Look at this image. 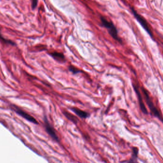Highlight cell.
Here are the masks:
<instances>
[{
    "instance_id": "cell-7",
    "label": "cell",
    "mask_w": 163,
    "mask_h": 163,
    "mask_svg": "<svg viewBox=\"0 0 163 163\" xmlns=\"http://www.w3.org/2000/svg\"><path fill=\"white\" fill-rule=\"evenodd\" d=\"M70 109L71 110V111H72L74 113H75L80 118H81L86 119L90 116V114L89 113L84 111L81 110L78 108L73 107V108H70Z\"/></svg>"
},
{
    "instance_id": "cell-11",
    "label": "cell",
    "mask_w": 163,
    "mask_h": 163,
    "mask_svg": "<svg viewBox=\"0 0 163 163\" xmlns=\"http://www.w3.org/2000/svg\"><path fill=\"white\" fill-rule=\"evenodd\" d=\"M69 70L70 72H72L73 74H77L82 72L79 69H77L75 67L73 66H70L69 67Z\"/></svg>"
},
{
    "instance_id": "cell-6",
    "label": "cell",
    "mask_w": 163,
    "mask_h": 163,
    "mask_svg": "<svg viewBox=\"0 0 163 163\" xmlns=\"http://www.w3.org/2000/svg\"><path fill=\"white\" fill-rule=\"evenodd\" d=\"M133 88L135 90V91L137 93V95L138 98L139 102L140 104V108H141V111L143 113H145V114H147V111L146 110V108H145V106L144 104L143 103V100H142V98L141 97V94L139 91L138 89L137 86L135 85H133Z\"/></svg>"
},
{
    "instance_id": "cell-3",
    "label": "cell",
    "mask_w": 163,
    "mask_h": 163,
    "mask_svg": "<svg viewBox=\"0 0 163 163\" xmlns=\"http://www.w3.org/2000/svg\"><path fill=\"white\" fill-rule=\"evenodd\" d=\"M143 92L144 93V94L145 96L146 103L148 104L149 108L150 110L151 111L153 115H154L155 116L158 118L160 120L163 121V119H162V117H161L160 113H159V111H158L157 109L156 108V106L154 105L152 101L151 100L150 98L149 95L148 94V93H147V91L145 89H143Z\"/></svg>"
},
{
    "instance_id": "cell-1",
    "label": "cell",
    "mask_w": 163,
    "mask_h": 163,
    "mask_svg": "<svg viewBox=\"0 0 163 163\" xmlns=\"http://www.w3.org/2000/svg\"><path fill=\"white\" fill-rule=\"evenodd\" d=\"M100 20L102 26L107 29L110 35L114 40H116L118 42L121 43L122 42V40L119 37L118 35L117 30L113 23L112 22L107 20L106 18L103 17V16H101Z\"/></svg>"
},
{
    "instance_id": "cell-13",
    "label": "cell",
    "mask_w": 163,
    "mask_h": 163,
    "mask_svg": "<svg viewBox=\"0 0 163 163\" xmlns=\"http://www.w3.org/2000/svg\"><path fill=\"white\" fill-rule=\"evenodd\" d=\"M38 3V0H32V7L33 9H34L36 7Z\"/></svg>"
},
{
    "instance_id": "cell-4",
    "label": "cell",
    "mask_w": 163,
    "mask_h": 163,
    "mask_svg": "<svg viewBox=\"0 0 163 163\" xmlns=\"http://www.w3.org/2000/svg\"><path fill=\"white\" fill-rule=\"evenodd\" d=\"M44 122H45V128H46V130L47 133L51 136V137L54 140L56 141V142H59V139L58 137L56 134L55 130L54 129V127L52 126L51 123H49V121L46 116H45L44 117Z\"/></svg>"
},
{
    "instance_id": "cell-12",
    "label": "cell",
    "mask_w": 163,
    "mask_h": 163,
    "mask_svg": "<svg viewBox=\"0 0 163 163\" xmlns=\"http://www.w3.org/2000/svg\"><path fill=\"white\" fill-rule=\"evenodd\" d=\"M0 39H1L2 40L4 41V42H6V43L9 44H13V45L15 44V43L12 42V41L7 40V39H5L4 37H2L1 33H0Z\"/></svg>"
},
{
    "instance_id": "cell-8",
    "label": "cell",
    "mask_w": 163,
    "mask_h": 163,
    "mask_svg": "<svg viewBox=\"0 0 163 163\" xmlns=\"http://www.w3.org/2000/svg\"><path fill=\"white\" fill-rule=\"evenodd\" d=\"M49 55L52 56L55 61L59 62H64L66 61L65 60V56L63 53H60V52H53L49 53Z\"/></svg>"
},
{
    "instance_id": "cell-10",
    "label": "cell",
    "mask_w": 163,
    "mask_h": 163,
    "mask_svg": "<svg viewBox=\"0 0 163 163\" xmlns=\"http://www.w3.org/2000/svg\"><path fill=\"white\" fill-rule=\"evenodd\" d=\"M138 154V149L137 147H134L133 148V155L132 157L130 159V161H128L129 162H136L135 160L137 157Z\"/></svg>"
},
{
    "instance_id": "cell-2",
    "label": "cell",
    "mask_w": 163,
    "mask_h": 163,
    "mask_svg": "<svg viewBox=\"0 0 163 163\" xmlns=\"http://www.w3.org/2000/svg\"><path fill=\"white\" fill-rule=\"evenodd\" d=\"M131 10L133 15L135 16V18L137 19L138 22L140 23L142 27L145 30V31L149 34V35L152 37H153L152 32L151 30L150 27L149 25L146 21V20L144 17H142L141 15H140L139 14H138L133 8H131Z\"/></svg>"
},
{
    "instance_id": "cell-9",
    "label": "cell",
    "mask_w": 163,
    "mask_h": 163,
    "mask_svg": "<svg viewBox=\"0 0 163 163\" xmlns=\"http://www.w3.org/2000/svg\"><path fill=\"white\" fill-rule=\"evenodd\" d=\"M63 113L65 115V116L68 119V120H70L71 122H72L73 123H74L75 124H76L78 123V119L74 116L73 115H72L71 113L68 112V111H63Z\"/></svg>"
},
{
    "instance_id": "cell-5",
    "label": "cell",
    "mask_w": 163,
    "mask_h": 163,
    "mask_svg": "<svg viewBox=\"0 0 163 163\" xmlns=\"http://www.w3.org/2000/svg\"><path fill=\"white\" fill-rule=\"evenodd\" d=\"M16 112L19 114L20 115L22 116V117L26 119L28 121L31 123H34V124H38V123L36 121V119L34 118L33 117L30 115H28V113H26L25 111H22L20 110L17 109L16 110Z\"/></svg>"
}]
</instances>
